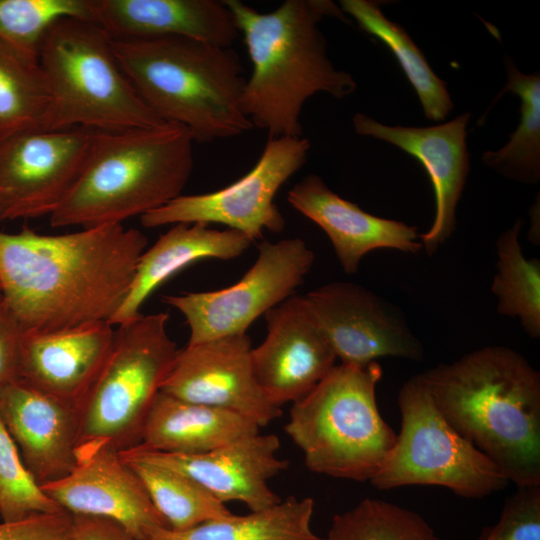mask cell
Returning a JSON list of instances; mask_svg holds the SVG:
<instances>
[{
  "instance_id": "4dcf8cb0",
  "label": "cell",
  "mask_w": 540,
  "mask_h": 540,
  "mask_svg": "<svg viewBox=\"0 0 540 540\" xmlns=\"http://www.w3.org/2000/svg\"><path fill=\"white\" fill-rule=\"evenodd\" d=\"M329 540H440L418 513L366 498L333 517Z\"/></svg>"
},
{
  "instance_id": "5bb4252c",
  "label": "cell",
  "mask_w": 540,
  "mask_h": 540,
  "mask_svg": "<svg viewBox=\"0 0 540 540\" xmlns=\"http://www.w3.org/2000/svg\"><path fill=\"white\" fill-rule=\"evenodd\" d=\"M247 333L222 337L179 349L161 392L176 398L227 410L259 427L280 417L260 387L251 362Z\"/></svg>"
},
{
  "instance_id": "8d00e7d4",
  "label": "cell",
  "mask_w": 540,
  "mask_h": 540,
  "mask_svg": "<svg viewBox=\"0 0 540 540\" xmlns=\"http://www.w3.org/2000/svg\"><path fill=\"white\" fill-rule=\"evenodd\" d=\"M72 515L68 540H137L119 523L99 516Z\"/></svg>"
},
{
  "instance_id": "5b68a950",
  "label": "cell",
  "mask_w": 540,
  "mask_h": 540,
  "mask_svg": "<svg viewBox=\"0 0 540 540\" xmlns=\"http://www.w3.org/2000/svg\"><path fill=\"white\" fill-rule=\"evenodd\" d=\"M122 71L164 122L186 127L194 142L236 137L253 128L242 99L243 66L231 47L179 37L113 40Z\"/></svg>"
},
{
  "instance_id": "44dd1931",
  "label": "cell",
  "mask_w": 540,
  "mask_h": 540,
  "mask_svg": "<svg viewBox=\"0 0 540 540\" xmlns=\"http://www.w3.org/2000/svg\"><path fill=\"white\" fill-rule=\"evenodd\" d=\"M288 203L328 236L344 272L358 271L365 255L376 249L417 254L422 250L417 227L362 210L333 192L316 174H309L288 192Z\"/></svg>"
},
{
  "instance_id": "f546056e",
  "label": "cell",
  "mask_w": 540,
  "mask_h": 540,
  "mask_svg": "<svg viewBox=\"0 0 540 540\" xmlns=\"http://www.w3.org/2000/svg\"><path fill=\"white\" fill-rule=\"evenodd\" d=\"M124 461L141 479L171 530H187L232 514L223 502L184 474L148 462Z\"/></svg>"
},
{
  "instance_id": "7c38bea8",
  "label": "cell",
  "mask_w": 540,
  "mask_h": 540,
  "mask_svg": "<svg viewBox=\"0 0 540 540\" xmlns=\"http://www.w3.org/2000/svg\"><path fill=\"white\" fill-rule=\"evenodd\" d=\"M94 130H27L0 139V223L50 216L75 184Z\"/></svg>"
},
{
  "instance_id": "8992f818",
  "label": "cell",
  "mask_w": 540,
  "mask_h": 540,
  "mask_svg": "<svg viewBox=\"0 0 540 540\" xmlns=\"http://www.w3.org/2000/svg\"><path fill=\"white\" fill-rule=\"evenodd\" d=\"M377 361L335 365L304 397L292 403L284 430L303 452L306 467L333 478L371 481L397 434L382 418Z\"/></svg>"
},
{
  "instance_id": "603a6c76",
  "label": "cell",
  "mask_w": 540,
  "mask_h": 540,
  "mask_svg": "<svg viewBox=\"0 0 540 540\" xmlns=\"http://www.w3.org/2000/svg\"><path fill=\"white\" fill-rule=\"evenodd\" d=\"M253 241L234 230H217L205 223H177L141 254L130 289L109 320L118 326L138 317L145 300L185 267L205 259L231 260Z\"/></svg>"
},
{
  "instance_id": "1f68e13d",
  "label": "cell",
  "mask_w": 540,
  "mask_h": 540,
  "mask_svg": "<svg viewBox=\"0 0 540 540\" xmlns=\"http://www.w3.org/2000/svg\"><path fill=\"white\" fill-rule=\"evenodd\" d=\"M67 17L92 21L90 0H0V39L38 60L47 30Z\"/></svg>"
},
{
  "instance_id": "277c9868",
  "label": "cell",
  "mask_w": 540,
  "mask_h": 540,
  "mask_svg": "<svg viewBox=\"0 0 540 540\" xmlns=\"http://www.w3.org/2000/svg\"><path fill=\"white\" fill-rule=\"evenodd\" d=\"M194 139L177 123L94 130L82 170L52 227L92 228L143 216L182 195L194 166Z\"/></svg>"
},
{
  "instance_id": "e0dca14e",
  "label": "cell",
  "mask_w": 540,
  "mask_h": 540,
  "mask_svg": "<svg viewBox=\"0 0 540 540\" xmlns=\"http://www.w3.org/2000/svg\"><path fill=\"white\" fill-rule=\"evenodd\" d=\"M274 434H254L201 454H178L131 448L118 452L126 461H143L184 474L223 502L240 501L251 512L272 507L281 498L268 481L287 469L277 456Z\"/></svg>"
},
{
  "instance_id": "3957f363",
  "label": "cell",
  "mask_w": 540,
  "mask_h": 540,
  "mask_svg": "<svg viewBox=\"0 0 540 540\" xmlns=\"http://www.w3.org/2000/svg\"><path fill=\"white\" fill-rule=\"evenodd\" d=\"M243 35L252 63L242 106L253 127L269 137H301V112L323 92L342 99L356 89L353 76L335 68L318 24L325 17L349 23L331 0H286L259 12L240 0H224Z\"/></svg>"
},
{
  "instance_id": "d6a6232c",
  "label": "cell",
  "mask_w": 540,
  "mask_h": 540,
  "mask_svg": "<svg viewBox=\"0 0 540 540\" xmlns=\"http://www.w3.org/2000/svg\"><path fill=\"white\" fill-rule=\"evenodd\" d=\"M64 511L40 487L0 421V520L14 522Z\"/></svg>"
},
{
  "instance_id": "52a82bcc",
  "label": "cell",
  "mask_w": 540,
  "mask_h": 540,
  "mask_svg": "<svg viewBox=\"0 0 540 540\" xmlns=\"http://www.w3.org/2000/svg\"><path fill=\"white\" fill-rule=\"evenodd\" d=\"M38 62L50 97L47 130L116 131L164 122L125 76L113 39L91 20L67 17L52 24Z\"/></svg>"
},
{
  "instance_id": "2e32d148",
  "label": "cell",
  "mask_w": 540,
  "mask_h": 540,
  "mask_svg": "<svg viewBox=\"0 0 540 540\" xmlns=\"http://www.w3.org/2000/svg\"><path fill=\"white\" fill-rule=\"evenodd\" d=\"M41 488L64 511L111 519L137 540L168 528L141 479L108 447L77 448L72 471Z\"/></svg>"
},
{
  "instance_id": "8fae6325",
  "label": "cell",
  "mask_w": 540,
  "mask_h": 540,
  "mask_svg": "<svg viewBox=\"0 0 540 540\" xmlns=\"http://www.w3.org/2000/svg\"><path fill=\"white\" fill-rule=\"evenodd\" d=\"M310 142L301 137H269L254 165L243 177L219 190L180 195L140 217L142 226L218 223L245 234L253 243L265 230L278 233L286 224L274 203L282 185L307 161Z\"/></svg>"
},
{
  "instance_id": "9c48e42d",
  "label": "cell",
  "mask_w": 540,
  "mask_h": 540,
  "mask_svg": "<svg viewBox=\"0 0 540 540\" xmlns=\"http://www.w3.org/2000/svg\"><path fill=\"white\" fill-rule=\"evenodd\" d=\"M398 406L401 431L370 481L375 488L433 485L463 498L479 499L510 483L484 453L447 422L419 374L401 386Z\"/></svg>"
},
{
  "instance_id": "7402d4cb",
  "label": "cell",
  "mask_w": 540,
  "mask_h": 540,
  "mask_svg": "<svg viewBox=\"0 0 540 540\" xmlns=\"http://www.w3.org/2000/svg\"><path fill=\"white\" fill-rule=\"evenodd\" d=\"M90 10L113 40L179 36L231 47L240 35L224 0H90Z\"/></svg>"
},
{
  "instance_id": "ba28073f",
  "label": "cell",
  "mask_w": 540,
  "mask_h": 540,
  "mask_svg": "<svg viewBox=\"0 0 540 540\" xmlns=\"http://www.w3.org/2000/svg\"><path fill=\"white\" fill-rule=\"evenodd\" d=\"M169 315L140 314L114 326L108 356L78 410L77 448L122 452L140 444L145 421L178 354Z\"/></svg>"
},
{
  "instance_id": "7a4b0ae2",
  "label": "cell",
  "mask_w": 540,
  "mask_h": 540,
  "mask_svg": "<svg viewBox=\"0 0 540 540\" xmlns=\"http://www.w3.org/2000/svg\"><path fill=\"white\" fill-rule=\"evenodd\" d=\"M437 409L517 487L540 486V373L493 345L419 374Z\"/></svg>"
},
{
  "instance_id": "30bf717a",
  "label": "cell",
  "mask_w": 540,
  "mask_h": 540,
  "mask_svg": "<svg viewBox=\"0 0 540 540\" xmlns=\"http://www.w3.org/2000/svg\"><path fill=\"white\" fill-rule=\"evenodd\" d=\"M314 260V252L301 238L263 241L255 263L235 284L167 295L163 302L185 317L188 345L247 333L256 319L294 294Z\"/></svg>"
},
{
  "instance_id": "836d02e7",
  "label": "cell",
  "mask_w": 540,
  "mask_h": 540,
  "mask_svg": "<svg viewBox=\"0 0 540 540\" xmlns=\"http://www.w3.org/2000/svg\"><path fill=\"white\" fill-rule=\"evenodd\" d=\"M479 540H540V486L517 487L497 524L485 528Z\"/></svg>"
},
{
  "instance_id": "f1b7e54d",
  "label": "cell",
  "mask_w": 540,
  "mask_h": 540,
  "mask_svg": "<svg viewBox=\"0 0 540 540\" xmlns=\"http://www.w3.org/2000/svg\"><path fill=\"white\" fill-rule=\"evenodd\" d=\"M50 97L37 59L0 39V139L47 130Z\"/></svg>"
},
{
  "instance_id": "4fadbf2b",
  "label": "cell",
  "mask_w": 540,
  "mask_h": 540,
  "mask_svg": "<svg viewBox=\"0 0 540 540\" xmlns=\"http://www.w3.org/2000/svg\"><path fill=\"white\" fill-rule=\"evenodd\" d=\"M304 298L341 364L365 366L382 357L423 359L424 347L401 311L366 287L335 281Z\"/></svg>"
},
{
  "instance_id": "cb8c5ba5",
  "label": "cell",
  "mask_w": 540,
  "mask_h": 540,
  "mask_svg": "<svg viewBox=\"0 0 540 540\" xmlns=\"http://www.w3.org/2000/svg\"><path fill=\"white\" fill-rule=\"evenodd\" d=\"M259 428L236 413L160 391L136 447L165 453L201 454L257 434Z\"/></svg>"
},
{
  "instance_id": "6da1fadb",
  "label": "cell",
  "mask_w": 540,
  "mask_h": 540,
  "mask_svg": "<svg viewBox=\"0 0 540 540\" xmlns=\"http://www.w3.org/2000/svg\"><path fill=\"white\" fill-rule=\"evenodd\" d=\"M147 244L123 224L58 235L0 232V292L23 332L109 322Z\"/></svg>"
},
{
  "instance_id": "9a60e30c",
  "label": "cell",
  "mask_w": 540,
  "mask_h": 540,
  "mask_svg": "<svg viewBox=\"0 0 540 540\" xmlns=\"http://www.w3.org/2000/svg\"><path fill=\"white\" fill-rule=\"evenodd\" d=\"M264 316L267 334L252 348L251 362L263 392L281 408L313 389L337 358L304 296L293 294Z\"/></svg>"
},
{
  "instance_id": "4316f807",
  "label": "cell",
  "mask_w": 540,
  "mask_h": 540,
  "mask_svg": "<svg viewBox=\"0 0 540 540\" xmlns=\"http://www.w3.org/2000/svg\"><path fill=\"white\" fill-rule=\"evenodd\" d=\"M507 82L496 97L511 92L521 101L520 122L509 141L496 151H486L482 161L502 176L525 184L540 179V76L524 74L506 56Z\"/></svg>"
},
{
  "instance_id": "ffe728a7",
  "label": "cell",
  "mask_w": 540,
  "mask_h": 540,
  "mask_svg": "<svg viewBox=\"0 0 540 540\" xmlns=\"http://www.w3.org/2000/svg\"><path fill=\"white\" fill-rule=\"evenodd\" d=\"M0 421L41 486L76 464L78 413L21 379L0 388Z\"/></svg>"
},
{
  "instance_id": "d590c367",
  "label": "cell",
  "mask_w": 540,
  "mask_h": 540,
  "mask_svg": "<svg viewBox=\"0 0 540 540\" xmlns=\"http://www.w3.org/2000/svg\"><path fill=\"white\" fill-rule=\"evenodd\" d=\"M23 330L0 292V388L20 379Z\"/></svg>"
},
{
  "instance_id": "74e56055",
  "label": "cell",
  "mask_w": 540,
  "mask_h": 540,
  "mask_svg": "<svg viewBox=\"0 0 540 540\" xmlns=\"http://www.w3.org/2000/svg\"><path fill=\"white\" fill-rule=\"evenodd\" d=\"M325 540H329L328 538H326Z\"/></svg>"
},
{
  "instance_id": "e575fe53",
  "label": "cell",
  "mask_w": 540,
  "mask_h": 540,
  "mask_svg": "<svg viewBox=\"0 0 540 540\" xmlns=\"http://www.w3.org/2000/svg\"><path fill=\"white\" fill-rule=\"evenodd\" d=\"M72 515L38 514L14 522L0 521V540H68Z\"/></svg>"
},
{
  "instance_id": "d6986e66",
  "label": "cell",
  "mask_w": 540,
  "mask_h": 540,
  "mask_svg": "<svg viewBox=\"0 0 540 540\" xmlns=\"http://www.w3.org/2000/svg\"><path fill=\"white\" fill-rule=\"evenodd\" d=\"M114 332L107 321L23 332L20 379L78 413L108 356Z\"/></svg>"
},
{
  "instance_id": "83f0119b",
  "label": "cell",
  "mask_w": 540,
  "mask_h": 540,
  "mask_svg": "<svg viewBox=\"0 0 540 540\" xmlns=\"http://www.w3.org/2000/svg\"><path fill=\"white\" fill-rule=\"evenodd\" d=\"M522 221L517 220L496 240V273L491 291L501 315L519 320L531 338L540 336V261L527 258L519 241Z\"/></svg>"
},
{
  "instance_id": "484cf974",
  "label": "cell",
  "mask_w": 540,
  "mask_h": 540,
  "mask_svg": "<svg viewBox=\"0 0 540 540\" xmlns=\"http://www.w3.org/2000/svg\"><path fill=\"white\" fill-rule=\"evenodd\" d=\"M340 8L362 30L391 50L414 88L426 118L436 122L445 120L454 107L447 85L434 73L406 30L386 18L375 1L341 0Z\"/></svg>"
},
{
  "instance_id": "ac0fdd59",
  "label": "cell",
  "mask_w": 540,
  "mask_h": 540,
  "mask_svg": "<svg viewBox=\"0 0 540 540\" xmlns=\"http://www.w3.org/2000/svg\"><path fill=\"white\" fill-rule=\"evenodd\" d=\"M470 113L429 127L388 126L362 113L353 119L357 134L395 145L418 160L426 170L435 197L430 228L420 233L422 249L433 255L453 234L456 211L470 169L466 128Z\"/></svg>"
},
{
  "instance_id": "d4e9b609",
  "label": "cell",
  "mask_w": 540,
  "mask_h": 540,
  "mask_svg": "<svg viewBox=\"0 0 540 540\" xmlns=\"http://www.w3.org/2000/svg\"><path fill=\"white\" fill-rule=\"evenodd\" d=\"M314 501L293 496L261 511L231 514L193 528L156 530L149 540H325L311 529Z\"/></svg>"
}]
</instances>
